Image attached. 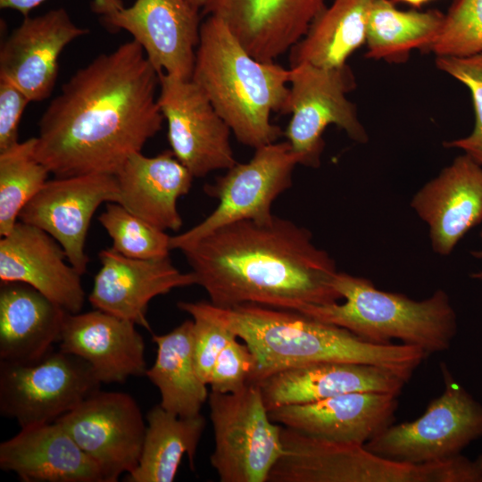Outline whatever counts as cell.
<instances>
[{
    "label": "cell",
    "mask_w": 482,
    "mask_h": 482,
    "mask_svg": "<svg viewBox=\"0 0 482 482\" xmlns=\"http://www.w3.org/2000/svg\"><path fill=\"white\" fill-rule=\"evenodd\" d=\"M36 137L0 152V235L11 231L25 205L47 182L50 171L35 154Z\"/></svg>",
    "instance_id": "4dcf8cb0"
},
{
    "label": "cell",
    "mask_w": 482,
    "mask_h": 482,
    "mask_svg": "<svg viewBox=\"0 0 482 482\" xmlns=\"http://www.w3.org/2000/svg\"><path fill=\"white\" fill-rule=\"evenodd\" d=\"M334 287L344 303L308 305L299 312L344 328L368 342L388 345L399 340L428 355L448 350L456 336V313L442 289L415 301L344 272L337 273Z\"/></svg>",
    "instance_id": "5b68a950"
},
{
    "label": "cell",
    "mask_w": 482,
    "mask_h": 482,
    "mask_svg": "<svg viewBox=\"0 0 482 482\" xmlns=\"http://www.w3.org/2000/svg\"><path fill=\"white\" fill-rule=\"evenodd\" d=\"M289 69L286 114L292 116L283 135L302 165L320 166L325 145L322 135L329 125L343 129L355 142L368 141L356 105L346 97L356 87L348 64L324 68L303 62Z\"/></svg>",
    "instance_id": "9c48e42d"
},
{
    "label": "cell",
    "mask_w": 482,
    "mask_h": 482,
    "mask_svg": "<svg viewBox=\"0 0 482 482\" xmlns=\"http://www.w3.org/2000/svg\"><path fill=\"white\" fill-rule=\"evenodd\" d=\"M44 1L46 0H0V7L17 11L25 17ZM124 7L122 0H92L91 2L93 12L99 14L101 18L112 15Z\"/></svg>",
    "instance_id": "74e56055"
},
{
    "label": "cell",
    "mask_w": 482,
    "mask_h": 482,
    "mask_svg": "<svg viewBox=\"0 0 482 482\" xmlns=\"http://www.w3.org/2000/svg\"><path fill=\"white\" fill-rule=\"evenodd\" d=\"M210 419L214 433L212 467L221 482H266L283 453L282 425L269 416L260 388L211 392Z\"/></svg>",
    "instance_id": "52a82bcc"
},
{
    "label": "cell",
    "mask_w": 482,
    "mask_h": 482,
    "mask_svg": "<svg viewBox=\"0 0 482 482\" xmlns=\"http://www.w3.org/2000/svg\"><path fill=\"white\" fill-rule=\"evenodd\" d=\"M397 396L353 392L274 408L269 416L275 423L312 437L364 445L394 423Z\"/></svg>",
    "instance_id": "d6986e66"
},
{
    "label": "cell",
    "mask_w": 482,
    "mask_h": 482,
    "mask_svg": "<svg viewBox=\"0 0 482 482\" xmlns=\"http://www.w3.org/2000/svg\"><path fill=\"white\" fill-rule=\"evenodd\" d=\"M67 313L30 286L2 283L0 362L30 363L44 358L59 342Z\"/></svg>",
    "instance_id": "484cf974"
},
{
    "label": "cell",
    "mask_w": 482,
    "mask_h": 482,
    "mask_svg": "<svg viewBox=\"0 0 482 482\" xmlns=\"http://www.w3.org/2000/svg\"><path fill=\"white\" fill-rule=\"evenodd\" d=\"M254 356L237 337L230 339L220 353L212 370L210 383L212 392L233 394L251 384L255 370Z\"/></svg>",
    "instance_id": "e575fe53"
},
{
    "label": "cell",
    "mask_w": 482,
    "mask_h": 482,
    "mask_svg": "<svg viewBox=\"0 0 482 482\" xmlns=\"http://www.w3.org/2000/svg\"><path fill=\"white\" fill-rule=\"evenodd\" d=\"M99 259L101 268L88 296L92 306L148 330L147 307L154 297L195 285L194 274L181 272L169 257L133 259L109 248L99 253Z\"/></svg>",
    "instance_id": "ffe728a7"
},
{
    "label": "cell",
    "mask_w": 482,
    "mask_h": 482,
    "mask_svg": "<svg viewBox=\"0 0 482 482\" xmlns=\"http://www.w3.org/2000/svg\"><path fill=\"white\" fill-rule=\"evenodd\" d=\"M114 176L118 204L162 230L181 228L177 204L189 192L194 177L171 150L152 157L135 153Z\"/></svg>",
    "instance_id": "d4e9b609"
},
{
    "label": "cell",
    "mask_w": 482,
    "mask_h": 482,
    "mask_svg": "<svg viewBox=\"0 0 482 482\" xmlns=\"http://www.w3.org/2000/svg\"><path fill=\"white\" fill-rule=\"evenodd\" d=\"M193 339V319L185 320L169 333L154 335L156 358L145 374L160 392V405L180 417L200 414L209 397L207 385L195 369Z\"/></svg>",
    "instance_id": "4316f807"
},
{
    "label": "cell",
    "mask_w": 482,
    "mask_h": 482,
    "mask_svg": "<svg viewBox=\"0 0 482 482\" xmlns=\"http://www.w3.org/2000/svg\"><path fill=\"white\" fill-rule=\"evenodd\" d=\"M444 18L445 13L438 10L402 11L392 0H375L369 17L365 57L400 63L408 60L413 49L427 53Z\"/></svg>",
    "instance_id": "f546056e"
},
{
    "label": "cell",
    "mask_w": 482,
    "mask_h": 482,
    "mask_svg": "<svg viewBox=\"0 0 482 482\" xmlns=\"http://www.w3.org/2000/svg\"><path fill=\"white\" fill-rule=\"evenodd\" d=\"M159 78L158 104L175 157L194 178L234 166L231 129L200 87L191 79L164 72Z\"/></svg>",
    "instance_id": "4fadbf2b"
},
{
    "label": "cell",
    "mask_w": 482,
    "mask_h": 482,
    "mask_svg": "<svg viewBox=\"0 0 482 482\" xmlns=\"http://www.w3.org/2000/svg\"><path fill=\"white\" fill-rule=\"evenodd\" d=\"M147 426L137 468L126 477L129 482H171L183 456L193 467L206 421L201 415L177 416L160 404L146 416Z\"/></svg>",
    "instance_id": "f1b7e54d"
},
{
    "label": "cell",
    "mask_w": 482,
    "mask_h": 482,
    "mask_svg": "<svg viewBox=\"0 0 482 482\" xmlns=\"http://www.w3.org/2000/svg\"><path fill=\"white\" fill-rule=\"evenodd\" d=\"M409 379L404 375L376 365L328 362L280 370L257 386L270 411L353 392L399 395Z\"/></svg>",
    "instance_id": "603a6c76"
},
{
    "label": "cell",
    "mask_w": 482,
    "mask_h": 482,
    "mask_svg": "<svg viewBox=\"0 0 482 482\" xmlns=\"http://www.w3.org/2000/svg\"><path fill=\"white\" fill-rule=\"evenodd\" d=\"M480 237H481V239H482V230H481V232H480ZM473 255H474L475 257H478V258H482V250L479 251V252H474V253H473ZM471 277H472L473 278L482 280V271L474 273V274L471 275Z\"/></svg>",
    "instance_id": "60d3db41"
},
{
    "label": "cell",
    "mask_w": 482,
    "mask_h": 482,
    "mask_svg": "<svg viewBox=\"0 0 482 482\" xmlns=\"http://www.w3.org/2000/svg\"><path fill=\"white\" fill-rule=\"evenodd\" d=\"M29 102L16 86L0 79V152L20 142V121Z\"/></svg>",
    "instance_id": "8d00e7d4"
},
{
    "label": "cell",
    "mask_w": 482,
    "mask_h": 482,
    "mask_svg": "<svg viewBox=\"0 0 482 482\" xmlns=\"http://www.w3.org/2000/svg\"><path fill=\"white\" fill-rule=\"evenodd\" d=\"M159 72L135 40L78 70L38 122L35 154L56 178L114 175L162 127Z\"/></svg>",
    "instance_id": "6da1fadb"
},
{
    "label": "cell",
    "mask_w": 482,
    "mask_h": 482,
    "mask_svg": "<svg viewBox=\"0 0 482 482\" xmlns=\"http://www.w3.org/2000/svg\"><path fill=\"white\" fill-rule=\"evenodd\" d=\"M289 76L290 69L253 57L220 19L201 23L191 79L239 143L257 149L283 135L270 115L286 114Z\"/></svg>",
    "instance_id": "277c9868"
},
{
    "label": "cell",
    "mask_w": 482,
    "mask_h": 482,
    "mask_svg": "<svg viewBox=\"0 0 482 482\" xmlns=\"http://www.w3.org/2000/svg\"><path fill=\"white\" fill-rule=\"evenodd\" d=\"M427 53L449 57L482 54V0H454Z\"/></svg>",
    "instance_id": "d6a6232c"
},
{
    "label": "cell",
    "mask_w": 482,
    "mask_h": 482,
    "mask_svg": "<svg viewBox=\"0 0 482 482\" xmlns=\"http://www.w3.org/2000/svg\"><path fill=\"white\" fill-rule=\"evenodd\" d=\"M301 158L287 141L255 149L245 163L237 162L212 184L204 187L218 199L215 210L190 229L170 237V248L182 250L217 229L243 220H267L271 205L292 186L293 172Z\"/></svg>",
    "instance_id": "8fae6325"
},
{
    "label": "cell",
    "mask_w": 482,
    "mask_h": 482,
    "mask_svg": "<svg viewBox=\"0 0 482 482\" xmlns=\"http://www.w3.org/2000/svg\"><path fill=\"white\" fill-rule=\"evenodd\" d=\"M283 453L268 482H461L464 459L412 464L379 456L364 445L312 437L282 427Z\"/></svg>",
    "instance_id": "8992f818"
},
{
    "label": "cell",
    "mask_w": 482,
    "mask_h": 482,
    "mask_svg": "<svg viewBox=\"0 0 482 482\" xmlns=\"http://www.w3.org/2000/svg\"><path fill=\"white\" fill-rule=\"evenodd\" d=\"M101 384L89 363L60 349L35 362H0V413L21 428L54 422Z\"/></svg>",
    "instance_id": "30bf717a"
},
{
    "label": "cell",
    "mask_w": 482,
    "mask_h": 482,
    "mask_svg": "<svg viewBox=\"0 0 482 482\" xmlns=\"http://www.w3.org/2000/svg\"><path fill=\"white\" fill-rule=\"evenodd\" d=\"M0 468L24 482H104L98 466L57 421L21 428L2 442Z\"/></svg>",
    "instance_id": "cb8c5ba5"
},
{
    "label": "cell",
    "mask_w": 482,
    "mask_h": 482,
    "mask_svg": "<svg viewBox=\"0 0 482 482\" xmlns=\"http://www.w3.org/2000/svg\"><path fill=\"white\" fill-rule=\"evenodd\" d=\"M393 2H401L407 4L414 8H420L431 0H392Z\"/></svg>",
    "instance_id": "f35d334b"
},
{
    "label": "cell",
    "mask_w": 482,
    "mask_h": 482,
    "mask_svg": "<svg viewBox=\"0 0 482 482\" xmlns=\"http://www.w3.org/2000/svg\"><path fill=\"white\" fill-rule=\"evenodd\" d=\"M102 20L109 30L129 32L159 73L192 78L201 22L186 0H136Z\"/></svg>",
    "instance_id": "9a60e30c"
},
{
    "label": "cell",
    "mask_w": 482,
    "mask_h": 482,
    "mask_svg": "<svg viewBox=\"0 0 482 482\" xmlns=\"http://www.w3.org/2000/svg\"><path fill=\"white\" fill-rule=\"evenodd\" d=\"M135 326L98 309L68 312L59 349L89 363L101 383H122L147 370L144 339Z\"/></svg>",
    "instance_id": "7402d4cb"
},
{
    "label": "cell",
    "mask_w": 482,
    "mask_h": 482,
    "mask_svg": "<svg viewBox=\"0 0 482 482\" xmlns=\"http://www.w3.org/2000/svg\"><path fill=\"white\" fill-rule=\"evenodd\" d=\"M375 0H334L312 22L305 36L289 51L290 67L308 62L324 68L344 66L366 43Z\"/></svg>",
    "instance_id": "83f0119b"
},
{
    "label": "cell",
    "mask_w": 482,
    "mask_h": 482,
    "mask_svg": "<svg viewBox=\"0 0 482 482\" xmlns=\"http://www.w3.org/2000/svg\"><path fill=\"white\" fill-rule=\"evenodd\" d=\"M119 187L112 174L91 173L47 180L25 205L19 220L54 237L69 262L83 275L88 257L85 243L96 209L103 203H117Z\"/></svg>",
    "instance_id": "5bb4252c"
},
{
    "label": "cell",
    "mask_w": 482,
    "mask_h": 482,
    "mask_svg": "<svg viewBox=\"0 0 482 482\" xmlns=\"http://www.w3.org/2000/svg\"><path fill=\"white\" fill-rule=\"evenodd\" d=\"M191 6L196 10H202L206 0H186Z\"/></svg>",
    "instance_id": "ab89813d"
},
{
    "label": "cell",
    "mask_w": 482,
    "mask_h": 482,
    "mask_svg": "<svg viewBox=\"0 0 482 482\" xmlns=\"http://www.w3.org/2000/svg\"><path fill=\"white\" fill-rule=\"evenodd\" d=\"M181 252L195 285L220 308L257 304L299 312L342 299L334 287V260L290 220L236 221Z\"/></svg>",
    "instance_id": "7a4b0ae2"
},
{
    "label": "cell",
    "mask_w": 482,
    "mask_h": 482,
    "mask_svg": "<svg viewBox=\"0 0 482 482\" xmlns=\"http://www.w3.org/2000/svg\"><path fill=\"white\" fill-rule=\"evenodd\" d=\"M56 421L98 466L104 482H117L137 468L146 425L130 395L99 389Z\"/></svg>",
    "instance_id": "7c38bea8"
},
{
    "label": "cell",
    "mask_w": 482,
    "mask_h": 482,
    "mask_svg": "<svg viewBox=\"0 0 482 482\" xmlns=\"http://www.w3.org/2000/svg\"><path fill=\"white\" fill-rule=\"evenodd\" d=\"M81 276L61 245L35 226L18 220L0 240L1 283L30 286L69 313L84 305Z\"/></svg>",
    "instance_id": "ac0fdd59"
},
{
    "label": "cell",
    "mask_w": 482,
    "mask_h": 482,
    "mask_svg": "<svg viewBox=\"0 0 482 482\" xmlns=\"http://www.w3.org/2000/svg\"><path fill=\"white\" fill-rule=\"evenodd\" d=\"M476 462L478 463L479 469H480L481 471H482V455H480V456L477 459Z\"/></svg>",
    "instance_id": "b9f144b4"
},
{
    "label": "cell",
    "mask_w": 482,
    "mask_h": 482,
    "mask_svg": "<svg viewBox=\"0 0 482 482\" xmlns=\"http://www.w3.org/2000/svg\"><path fill=\"white\" fill-rule=\"evenodd\" d=\"M98 220L112 240L115 252L133 259L169 257L170 236L118 203H107Z\"/></svg>",
    "instance_id": "1f68e13d"
},
{
    "label": "cell",
    "mask_w": 482,
    "mask_h": 482,
    "mask_svg": "<svg viewBox=\"0 0 482 482\" xmlns=\"http://www.w3.org/2000/svg\"><path fill=\"white\" fill-rule=\"evenodd\" d=\"M436 66L465 85L471 95L475 126L463 138L444 142L447 148H459L482 165V54L468 57L436 56Z\"/></svg>",
    "instance_id": "836d02e7"
},
{
    "label": "cell",
    "mask_w": 482,
    "mask_h": 482,
    "mask_svg": "<svg viewBox=\"0 0 482 482\" xmlns=\"http://www.w3.org/2000/svg\"><path fill=\"white\" fill-rule=\"evenodd\" d=\"M89 30L76 25L64 8L25 16L0 48V79L21 89L30 102L48 98L55 86L59 57Z\"/></svg>",
    "instance_id": "2e32d148"
},
{
    "label": "cell",
    "mask_w": 482,
    "mask_h": 482,
    "mask_svg": "<svg viewBox=\"0 0 482 482\" xmlns=\"http://www.w3.org/2000/svg\"><path fill=\"white\" fill-rule=\"evenodd\" d=\"M178 307L230 330L252 351V385L288 368L317 362H354L383 367L411 378L428 355L404 344L368 342L337 325L299 312L257 304L220 308L210 302H179Z\"/></svg>",
    "instance_id": "3957f363"
},
{
    "label": "cell",
    "mask_w": 482,
    "mask_h": 482,
    "mask_svg": "<svg viewBox=\"0 0 482 482\" xmlns=\"http://www.w3.org/2000/svg\"><path fill=\"white\" fill-rule=\"evenodd\" d=\"M194 360L201 380L209 385L213 367L221 351L237 337L228 328L203 317L193 315Z\"/></svg>",
    "instance_id": "d590c367"
},
{
    "label": "cell",
    "mask_w": 482,
    "mask_h": 482,
    "mask_svg": "<svg viewBox=\"0 0 482 482\" xmlns=\"http://www.w3.org/2000/svg\"><path fill=\"white\" fill-rule=\"evenodd\" d=\"M411 206L429 227L433 250L448 255L482 221V165L464 154L413 196Z\"/></svg>",
    "instance_id": "44dd1931"
},
{
    "label": "cell",
    "mask_w": 482,
    "mask_h": 482,
    "mask_svg": "<svg viewBox=\"0 0 482 482\" xmlns=\"http://www.w3.org/2000/svg\"><path fill=\"white\" fill-rule=\"evenodd\" d=\"M444 392L411 421L391 424L364 445L386 459L421 464L457 454L482 437V403L440 363Z\"/></svg>",
    "instance_id": "ba28073f"
},
{
    "label": "cell",
    "mask_w": 482,
    "mask_h": 482,
    "mask_svg": "<svg viewBox=\"0 0 482 482\" xmlns=\"http://www.w3.org/2000/svg\"><path fill=\"white\" fill-rule=\"evenodd\" d=\"M326 6V0H206L202 12L222 21L253 57L275 62Z\"/></svg>",
    "instance_id": "e0dca14e"
}]
</instances>
